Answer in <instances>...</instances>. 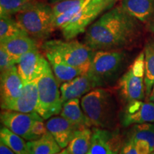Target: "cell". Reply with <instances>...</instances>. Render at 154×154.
<instances>
[{
	"label": "cell",
	"mask_w": 154,
	"mask_h": 154,
	"mask_svg": "<svg viewBox=\"0 0 154 154\" xmlns=\"http://www.w3.org/2000/svg\"><path fill=\"white\" fill-rule=\"evenodd\" d=\"M145 56V74L144 84L146 94L148 96L151 94L154 86V42L149 41L146 44L144 49Z\"/></svg>",
	"instance_id": "24"
},
{
	"label": "cell",
	"mask_w": 154,
	"mask_h": 154,
	"mask_svg": "<svg viewBox=\"0 0 154 154\" xmlns=\"http://www.w3.org/2000/svg\"><path fill=\"white\" fill-rule=\"evenodd\" d=\"M62 1H66V0H49V2L51 4H56L57 2H62Z\"/></svg>",
	"instance_id": "35"
},
{
	"label": "cell",
	"mask_w": 154,
	"mask_h": 154,
	"mask_svg": "<svg viewBox=\"0 0 154 154\" xmlns=\"http://www.w3.org/2000/svg\"><path fill=\"white\" fill-rule=\"evenodd\" d=\"M46 126L61 149L67 147L76 131L79 129L61 116H52L48 119Z\"/></svg>",
	"instance_id": "15"
},
{
	"label": "cell",
	"mask_w": 154,
	"mask_h": 154,
	"mask_svg": "<svg viewBox=\"0 0 154 154\" xmlns=\"http://www.w3.org/2000/svg\"><path fill=\"white\" fill-rule=\"evenodd\" d=\"M123 142L119 128L93 127L91 146L87 154H119Z\"/></svg>",
	"instance_id": "10"
},
{
	"label": "cell",
	"mask_w": 154,
	"mask_h": 154,
	"mask_svg": "<svg viewBox=\"0 0 154 154\" xmlns=\"http://www.w3.org/2000/svg\"><path fill=\"white\" fill-rule=\"evenodd\" d=\"M151 154H154V150H153V152H152V153H151Z\"/></svg>",
	"instance_id": "37"
},
{
	"label": "cell",
	"mask_w": 154,
	"mask_h": 154,
	"mask_svg": "<svg viewBox=\"0 0 154 154\" xmlns=\"http://www.w3.org/2000/svg\"><path fill=\"white\" fill-rule=\"evenodd\" d=\"M0 154H16L8 146L5 145L3 143H0Z\"/></svg>",
	"instance_id": "32"
},
{
	"label": "cell",
	"mask_w": 154,
	"mask_h": 154,
	"mask_svg": "<svg viewBox=\"0 0 154 154\" xmlns=\"http://www.w3.org/2000/svg\"><path fill=\"white\" fill-rule=\"evenodd\" d=\"M2 48L14 59L17 63L25 54L38 49L37 41L29 35H21L0 42Z\"/></svg>",
	"instance_id": "17"
},
{
	"label": "cell",
	"mask_w": 154,
	"mask_h": 154,
	"mask_svg": "<svg viewBox=\"0 0 154 154\" xmlns=\"http://www.w3.org/2000/svg\"><path fill=\"white\" fill-rule=\"evenodd\" d=\"M126 59L123 50H99L94 52L88 74L96 88L112 86L118 79Z\"/></svg>",
	"instance_id": "5"
},
{
	"label": "cell",
	"mask_w": 154,
	"mask_h": 154,
	"mask_svg": "<svg viewBox=\"0 0 154 154\" xmlns=\"http://www.w3.org/2000/svg\"><path fill=\"white\" fill-rule=\"evenodd\" d=\"M149 101L151 102V103H153V104H154V86H153V88H152L151 94H149Z\"/></svg>",
	"instance_id": "33"
},
{
	"label": "cell",
	"mask_w": 154,
	"mask_h": 154,
	"mask_svg": "<svg viewBox=\"0 0 154 154\" xmlns=\"http://www.w3.org/2000/svg\"><path fill=\"white\" fill-rule=\"evenodd\" d=\"M138 21L121 6L113 7L88 26L84 38V44L94 51L130 47L140 36Z\"/></svg>",
	"instance_id": "1"
},
{
	"label": "cell",
	"mask_w": 154,
	"mask_h": 154,
	"mask_svg": "<svg viewBox=\"0 0 154 154\" xmlns=\"http://www.w3.org/2000/svg\"><path fill=\"white\" fill-rule=\"evenodd\" d=\"M96 88L91 78L86 74L80 75L74 79L62 84L60 86L62 103L74 99H81Z\"/></svg>",
	"instance_id": "14"
},
{
	"label": "cell",
	"mask_w": 154,
	"mask_h": 154,
	"mask_svg": "<svg viewBox=\"0 0 154 154\" xmlns=\"http://www.w3.org/2000/svg\"><path fill=\"white\" fill-rule=\"evenodd\" d=\"M1 122L4 126L26 140H32V131L38 121L44 120L36 112L22 113L12 110H2Z\"/></svg>",
	"instance_id": "9"
},
{
	"label": "cell",
	"mask_w": 154,
	"mask_h": 154,
	"mask_svg": "<svg viewBox=\"0 0 154 154\" xmlns=\"http://www.w3.org/2000/svg\"><path fill=\"white\" fill-rule=\"evenodd\" d=\"M121 126L128 127L131 125L154 122V104L142 100H134L127 102V104L120 113Z\"/></svg>",
	"instance_id": "12"
},
{
	"label": "cell",
	"mask_w": 154,
	"mask_h": 154,
	"mask_svg": "<svg viewBox=\"0 0 154 154\" xmlns=\"http://www.w3.org/2000/svg\"><path fill=\"white\" fill-rule=\"evenodd\" d=\"M121 6L140 22H149L154 17V0H123Z\"/></svg>",
	"instance_id": "19"
},
{
	"label": "cell",
	"mask_w": 154,
	"mask_h": 154,
	"mask_svg": "<svg viewBox=\"0 0 154 154\" xmlns=\"http://www.w3.org/2000/svg\"><path fill=\"white\" fill-rule=\"evenodd\" d=\"M138 154H151L152 153L149 142L145 140H134Z\"/></svg>",
	"instance_id": "31"
},
{
	"label": "cell",
	"mask_w": 154,
	"mask_h": 154,
	"mask_svg": "<svg viewBox=\"0 0 154 154\" xmlns=\"http://www.w3.org/2000/svg\"><path fill=\"white\" fill-rule=\"evenodd\" d=\"M81 106L94 127L117 128L120 113L111 89L103 87L94 88L82 98Z\"/></svg>",
	"instance_id": "2"
},
{
	"label": "cell",
	"mask_w": 154,
	"mask_h": 154,
	"mask_svg": "<svg viewBox=\"0 0 154 154\" xmlns=\"http://www.w3.org/2000/svg\"><path fill=\"white\" fill-rule=\"evenodd\" d=\"M54 154H70V153H69L68 150H67V149H66L62 150V151L59 152V153H54Z\"/></svg>",
	"instance_id": "34"
},
{
	"label": "cell",
	"mask_w": 154,
	"mask_h": 154,
	"mask_svg": "<svg viewBox=\"0 0 154 154\" xmlns=\"http://www.w3.org/2000/svg\"><path fill=\"white\" fill-rule=\"evenodd\" d=\"M29 154H54L61 151L52 135L48 131L36 140L26 142Z\"/></svg>",
	"instance_id": "21"
},
{
	"label": "cell",
	"mask_w": 154,
	"mask_h": 154,
	"mask_svg": "<svg viewBox=\"0 0 154 154\" xmlns=\"http://www.w3.org/2000/svg\"><path fill=\"white\" fill-rule=\"evenodd\" d=\"M85 2L86 0H66L54 4L52 6L54 18L66 12L77 5L85 4Z\"/></svg>",
	"instance_id": "28"
},
{
	"label": "cell",
	"mask_w": 154,
	"mask_h": 154,
	"mask_svg": "<svg viewBox=\"0 0 154 154\" xmlns=\"http://www.w3.org/2000/svg\"><path fill=\"white\" fill-rule=\"evenodd\" d=\"M119 154H138L134 140L130 136H127L126 140H124Z\"/></svg>",
	"instance_id": "30"
},
{
	"label": "cell",
	"mask_w": 154,
	"mask_h": 154,
	"mask_svg": "<svg viewBox=\"0 0 154 154\" xmlns=\"http://www.w3.org/2000/svg\"><path fill=\"white\" fill-rule=\"evenodd\" d=\"M38 104V94L36 80L24 84L20 96L4 110H12L22 113L36 112Z\"/></svg>",
	"instance_id": "16"
},
{
	"label": "cell",
	"mask_w": 154,
	"mask_h": 154,
	"mask_svg": "<svg viewBox=\"0 0 154 154\" xmlns=\"http://www.w3.org/2000/svg\"><path fill=\"white\" fill-rule=\"evenodd\" d=\"M92 129L81 128L76 131L66 149L70 154H87L91 146Z\"/></svg>",
	"instance_id": "22"
},
{
	"label": "cell",
	"mask_w": 154,
	"mask_h": 154,
	"mask_svg": "<svg viewBox=\"0 0 154 154\" xmlns=\"http://www.w3.org/2000/svg\"><path fill=\"white\" fill-rule=\"evenodd\" d=\"M59 86L51 66L37 79L38 104L36 113L44 120L60 114L62 110Z\"/></svg>",
	"instance_id": "6"
},
{
	"label": "cell",
	"mask_w": 154,
	"mask_h": 154,
	"mask_svg": "<svg viewBox=\"0 0 154 154\" xmlns=\"http://www.w3.org/2000/svg\"><path fill=\"white\" fill-rule=\"evenodd\" d=\"M21 35H28L12 16L0 15V42Z\"/></svg>",
	"instance_id": "25"
},
{
	"label": "cell",
	"mask_w": 154,
	"mask_h": 154,
	"mask_svg": "<svg viewBox=\"0 0 154 154\" xmlns=\"http://www.w3.org/2000/svg\"><path fill=\"white\" fill-rule=\"evenodd\" d=\"M60 116L70 121L79 129L94 126L91 121L83 111L79 99L69 100L63 103Z\"/></svg>",
	"instance_id": "18"
},
{
	"label": "cell",
	"mask_w": 154,
	"mask_h": 154,
	"mask_svg": "<svg viewBox=\"0 0 154 154\" xmlns=\"http://www.w3.org/2000/svg\"><path fill=\"white\" fill-rule=\"evenodd\" d=\"M116 0H91L75 17L60 29L66 40H72L86 32L88 26L101 13L111 9Z\"/></svg>",
	"instance_id": "8"
},
{
	"label": "cell",
	"mask_w": 154,
	"mask_h": 154,
	"mask_svg": "<svg viewBox=\"0 0 154 154\" xmlns=\"http://www.w3.org/2000/svg\"><path fill=\"white\" fill-rule=\"evenodd\" d=\"M25 139L14 134L5 126L0 129V141L12 150L16 154H29Z\"/></svg>",
	"instance_id": "23"
},
{
	"label": "cell",
	"mask_w": 154,
	"mask_h": 154,
	"mask_svg": "<svg viewBox=\"0 0 154 154\" xmlns=\"http://www.w3.org/2000/svg\"><path fill=\"white\" fill-rule=\"evenodd\" d=\"M26 1H32V0H26Z\"/></svg>",
	"instance_id": "38"
},
{
	"label": "cell",
	"mask_w": 154,
	"mask_h": 154,
	"mask_svg": "<svg viewBox=\"0 0 154 154\" xmlns=\"http://www.w3.org/2000/svg\"><path fill=\"white\" fill-rule=\"evenodd\" d=\"M24 85L16 65L1 72L0 89L1 109L2 110L20 96L22 93Z\"/></svg>",
	"instance_id": "13"
},
{
	"label": "cell",
	"mask_w": 154,
	"mask_h": 154,
	"mask_svg": "<svg viewBox=\"0 0 154 154\" xmlns=\"http://www.w3.org/2000/svg\"><path fill=\"white\" fill-rule=\"evenodd\" d=\"M17 64L16 61L5 49L0 47V70L1 72Z\"/></svg>",
	"instance_id": "29"
},
{
	"label": "cell",
	"mask_w": 154,
	"mask_h": 154,
	"mask_svg": "<svg viewBox=\"0 0 154 154\" xmlns=\"http://www.w3.org/2000/svg\"><path fill=\"white\" fill-rule=\"evenodd\" d=\"M44 56L51 57L69 66L89 70L94 52L86 44L76 40L54 39L44 42L42 45Z\"/></svg>",
	"instance_id": "4"
},
{
	"label": "cell",
	"mask_w": 154,
	"mask_h": 154,
	"mask_svg": "<svg viewBox=\"0 0 154 154\" xmlns=\"http://www.w3.org/2000/svg\"><path fill=\"white\" fill-rule=\"evenodd\" d=\"M145 56L141 52L136 58L117 82V90L121 99L126 102L143 100L145 97Z\"/></svg>",
	"instance_id": "7"
},
{
	"label": "cell",
	"mask_w": 154,
	"mask_h": 154,
	"mask_svg": "<svg viewBox=\"0 0 154 154\" xmlns=\"http://www.w3.org/2000/svg\"><path fill=\"white\" fill-rule=\"evenodd\" d=\"M52 6L43 2L29 1L15 15L19 26L36 41L49 38L55 29L53 25Z\"/></svg>",
	"instance_id": "3"
},
{
	"label": "cell",
	"mask_w": 154,
	"mask_h": 154,
	"mask_svg": "<svg viewBox=\"0 0 154 154\" xmlns=\"http://www.w3.org/2000/svg\"><path fill=\"white\" fill-rule=\"evenodd\" d=\"M90 1H91V0H86V2H85V4H84V6H86L88 2H89Z\"/></svg>",
	"instance_id": "36"
},
{
	"label": "cell",
	"mask_w": 154,
	"mask_h": 154,
	"mask_svg": "<svg viewBox=\"0 0 154 154\" xmlns=\"http://www.w3.org/2000/svg\"><path fill=\"white\" fill-rule=\"evenodd\" d=\"M29 2L26 0H0V15H16Z\"/></svg>",
	"instance_id": "27"
},
{
	"label": "cell",
	"mask_w": 154,
	"mask_h": 154,
	"mask_svg": "<svg viewBox=\"0 0 154 154\" xmlns=\"http://www.w3.org/2000/svg\"><path fill=\"white\" fill-rule=\"evenodd\" d=\"M50 66L49 61L38 49L25 54L17 63V69L26 84L37 80Z\"/></svg>",
	"instance_id": "11"
},
{
	"label": "cell",
	"mask_w": 154,
	"mask_h": 154,
	"mask_svg": "<svg viewBox=\"0 0 154 154\" xmlns=\"http://www.w3.org/2000/svg\"><path fill=\"white\" fill-rule=\"evenodd\" d=\"M46 58L49 61L54 75L59 85L74 79V78L80 75L87 73L85 69L79 67L69 66L55 58L51 57H47Z\"/></svg>",
	"instance_id": "20"
},
{
	"label": "cell",
	"mask_w": 154,
	"mask_h": 154,
	"mask_svg": "<svg viewBox=\"0 0 154 154\" xmlns=\"http://www.w3.org/2000/svg\"><path fill=\"white\" fill-rule=\"evenodd\" d=\"M128 136L133 140H145L149 142L152 152L154 150V124L145 123L136 124L131 128Z\"/></svg>",
	"instance_id": "26"
}]
</instances>
